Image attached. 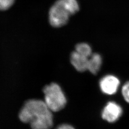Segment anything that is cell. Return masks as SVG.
I'll return each instance as SVG.
<instances>
[{"label": "cell", "mask_w": 129, "mask_h": 129, "mask_svg": "<svg viewBox=\"0 0 129 129\" xmlns=\"http://www.w3.org/2000/svg\"><path fill=\"white\" fill-rule=\"evenodd\" d=\"M19 118L23 123H29L32 129H50L53 125L52 111L44 101L37 99L25 102Z\"/></svg>", "instance_id": "cell-1"}, {"label": "cell", "mask_w": 129, "mask_h": 129, "mask_svg": "<svg viewBox=\"0 0 129 129\" xmlns=\"http://www.w3.org/2000/svg\"><path fill=\"white\" fill-rule=\"evenodd\" d=\"M45 95L44 102L52 112L62 110L67 104V99L60 86L56 83H51L43 89Z\"/></svg>", "instance_id": "cell-2"}, {"label": "cell", "mask_w": 129, "mask_h": 129, "mask_svg": "<svg viewBox=\"0 0 129 129\" xmlns=\"http://www.w3.org/2000/svg\"><path fill=\"white\" fill-rule=\"evenodd\" d=\"M70 15L71 14L63 0H57L49 10V22L54 27H61L68 23Z\"/></svg>", "instance_id": "cell-3"}, {"label": "cell", "mask_w": 129, "mask_h": 129, "mask_svg": "<svg viewBox=\"0 0 129 129\" xmlns=\"http://www.w3.org/2000/svg\"><path fill=\"white\" fill-rule=\"evenodd\" d=\"M122 114V110L120 106L114 102H109L104 108L102 117L108 122L112 123L120 118Z\"/></svg>", "instance_id": "cell-4"}, {"label": "cell", "mask_w": 129, "mask_h": 129, "mask_svg": "<svg viewBox=\"0 0 129 129\" xmlns=\"http://www.w3.org/2000/svg\"><path fill=\"white\" fill-rule=\"evenodd\" d=\"M120 84V80L117 77L107 75L101 80L100 86L102 92L107 95H112L117 92Z\"/></svg>", "instance_id": "cell-5"}, {"label": "cell", "mask_w": 129, "mask_h": 129, "mask_svg": "<svg viewBox=\"0 0 129 129\" xmlns=\"http://www.w3.org/2000/svg\"><path fill=\"white\" fill-rule=\"evenodd\" d=\"M88 58L79 54L75 51L70 56V61L75 69L79 72H84L88 70Z\"/></svg>", "instance_id": "cell-6"}, {"label": "cell", "mask_w": 129, "mask_h": 129, "mask_svg": "<svg viewBox=\"0 0 129 129\" xmlns=\"http://www.w3.org/2000/svg\"><path fill=\"white\" fill-rule=\"evenodd\" d=\"M102 64V58L101 55L95 53L88 57V70L92 74H96L101 69Z\"/></svg>", "instance_id": "cell-7"}, {"label": "cell", "mask_w": 129, "mask_h": 129, "mask_svg": "<svg viewBox=\"0 0 129 129\" xmlns=\"http://www.w3.org/2000/svg\"><path fill=\"white\" fill-rule=\"evenodd\" d=\"M79 54L89 57L92 55V50L88 44L86 43H80L76 46V50Z\"/></svg>", "instance_id": "cell-8"}, {"label": "cell", "mask_w": 129, "mask_h": 129, "mask_svg": "<svg viewBox=\"0 0 129 129\" xmlns=\"http://www.w3.org/2000/svg\"><path fill=\"white\" fill-rule=\"evenodd\" d=\"M63 1L71 15L74 14L78 12L79 7L77 0H63Z\"/></svg>", "instance_id": "cell-9"}, {"label": "cell", "mask_w": 129, "mask_h": 129, "mask_svg": "<svg viewBox=\"0 0 129 129\" xmlns=\"http://www.w3.org/2000/svg\"><path fill=\"white\" fill-rule=\"evenodd\" d=\"M15 0H0V11L9 9L13 5Z\"/></svg>", "instance_id": "cell-10"}, {"label": "cell", "mask_w": 129, "mask_h": 129, "mask_svg": "<svg viewBox=\"0 0 129 129\" xmlns=\"http://www.w3.org/2000/svg\"><path fill=\"white\" fill-rule=\"evenodd\" d=\"M121 92L125 100L129 103V81L127 82L123 85Z\"/></svg>", "instance_id": "cell-11"}, {"label": "cell", "mask_w": 129, "mask_h": 129, "mask_svg": "<svg viewBox=\"0 0 129 129\" xmlns=\"http://www.w3.org/2000/svg\"><path fill=\"white\" fill-rule=\"evenodd\" d=\"M55 129H75V128L70 125L63 124L57 127Z\"/></svg>", "instance_id": "cell-12"}]
</instances>
